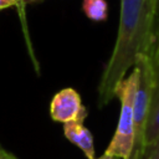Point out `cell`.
Segmentation results:
<instances>
[{"mask_svg": "<svg viewBox=\"0 0 159 159\" xmlns=\"http://www.w3.org/2000/svg\"><path fill=\"white\" fill-rule=\"evenodd\" d=\"M0 159H17L14 154H11L10 152L5 150L1 145H0Z\"/></svg>", "mask_w": 159, "mask_h": 159, "instance_id": "12", "label": "cell"}, {"mask_svg": "<svg viewBox=\"0 0 159 159\" xmlns=\"http://www.w3.org/2000/svg\"><path fill=\"white\" fill-rule=\"evenodd\" d=\"M94 159H117V158H114V157H112V155H108V154H103L102 157L94 158Z\"/></svg>", "mask_w": 159, "mask_h": 159, "instance_id": "14", "label": "cell"}, {"mask_svg": "<svg viewBox=\"0 0 159 159\" xmlns=\"http://www.w3.org/2000/svg\"><path fill=\"white\" fill-rule=\"evenodd\" d=\"M24 2L25 1H30V2H37V1H42V0H22Z\"/></svg>", "mask_w": 159, "mask_h": 159, "instance_id": "15", "label": "cell"}, {"mask_svg": "<svg viewBox=\"0 0 159 159\" xmlns=\"http://www.w3.org/2000/svg\"><path fill=\"white\" fill-rule=\"evenodd\" d=\"M134 67H137L139 72L138 86L134 98V149H144L143 135L148 118L152 84H153L152 57L148 55L140 56L137 60Z\"/></svg>", "mask_w": 159, "mask_h": 159, "instance_id": "3", "label": "cell"}, {"mask_svg": "<svg viewBox=\"0 0 159 159\" xmlns=\"http://www.w3.org/2000/svg\"><path fill=\"white\" fill-rule=\"evenodd\" d=\"M50 116L55 122L68 123L84 120L87 109L82 104L80 93L73 88H63L58 91L50 103Z\"/></svg>", "mask_w": 159, "mask_h": 159, "instance_id": "4", "label": "cell"}, {"mask_svg": "<svg viewBox=\"0 0 159 159\" xmlns=\"http://www.w3.org/2000/svg\"><path fill=\"white\" fill-rule=\"evenodd\" d=\"M142 153H143V149H133L130 159H142Z\"/></svg>", "mask_w": 159, "mask_h": 159, "instance_id": "13", "label": "cell"}, {"mask_svg": "<svg viewBox=\"0 0 159 159\" xmlns=\"http://www.w3.org/2000/svg\"><path fill=\"white\" fill-rule=\"evenodd\" d=\"M24 4L22 0H0V10L11 7V6H21Z\"/></svg>", "mask_w": 159, "mask_h": 159, "instance_id": "10", "label": "cell"}, {"mask_svg": "<svg viewBox=\"0 0 159 159\" xmlns=\"http://www.w3.org/2000/svg\"><path fill=\"white\" fill-rule=\"evenodd\" d=\"M152 70H153V84H152L148 118L143 135V147L150 145L159 138V63L154 62L153 60H152Z\"/></svg>", "mask_w": 159, "mask_h": 159, "instance_id": "5", "label": "cell"}, {"mask_svg": "<svg viewBox=\"0 0 159 159\" xmlns=\"http://www.w3.org/2000/svg\"><path fill=\"white\" fill-rule=\"evenodd\" d=\"M82 9L89 20L97 22L107 20L108 4L106 0H83Z\"/></svg>", "mask_w": 159, "mask_h": 159, "instance_id": "7", "label": "cell"}, {"mask_svg": "<svg viewBox=\"0 0 159 159\" xmlns=\"http://www.w3.org/2000/svg\"><path fill=\"white\" fill-rule=\"evenodd\" d=\"M139 72L134 67L128 77H124L116 87L114 96L120 101L119 119L116 132L104 152L117 159H130L134 149V98Z\"/></svg>", "mask_w": 159, "mask_h": 159, "instance_id": "2", "label": "cell"}, {"mask_svg": "<svg viewBox=\"0 0 159 159\" xmlns=\"http://www.w3.org/2000/svg\"><path fill=\"white\" fill-rule=\"evenodd\" d=\"M152 60L157 63H159V35L155 37L154 43H153V50H152V55H150Z\"/></svg>", "mask_w": 159, "mask_h": 159, "instance_id": "11", "label": "cell"}, {"mask_svg": "<svg viewBox=\"0 0 159 159\" xmlns=\"http://www.w3.org/2000/svg\"><path fill=\"white\" fill-rule=\"evenodd\" d=\"M154 14L152 0H120L117 40L98 84V107L107 106L116 96L117 84L143 55H152Z\"/></svg>", "mask_w": 159, "mask_h": 159, "instance_id": "1", "label": "cell"}, {"mask_svg": "<svg viewBox=\"0 0 159 159\" xmlns=\"http://www.w3.org/2000/svg\"><path fill=\"white\" fill-rule=\"evenodd\" d=\"M142 159H159V138L150 145L144 147Z\"/></svg>", "mask_w": 159, "mask_h": 159, "instance_id": "8", "label": "cell"}, {"mask_svg": "<svg viewBox=\"0 0 159 159\" xmlns=\"http://www.w3.org/2000/svg\"><path fill=\"white\" fill-rule=\"evenodd\" d=\"M153 1V14H154V40L159 35V0Z\"/></svg>", "mask_w": 159, "mask_h": 159, "instance_id": "9", "label": "cell"}, {"mask_svg": "<svg viewBox=\"0 0 159 159\" xmlns=\"http://www.w3.org/2000/svg\"><path fill=\"white\" fill-rule=\"evenodd\" d=\"M63 134L67 140L80 148L87 159H94L93 135L83 125V120L68 122L63 124Z\"/></svg>", "mask_w": 159, "mask_h": 159, "instance_id": "6", "label": "cell"}]
</instances>
